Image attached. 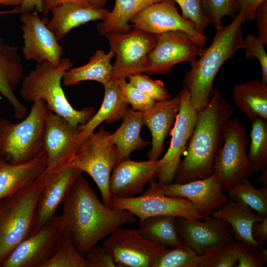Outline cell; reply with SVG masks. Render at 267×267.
<instances>
[{
  "label": "cell",
  "instance_id": "obj_1",
  "mask_svg": "<svg viewBox=\"0 0 267 267\" xmlns=\"http://www.w3.org/2000/svg\"><path fill=\"white\" fill-rule=\"evenodd\" d=\"M63 203V212L59 216L63 231L84 257L124 224L136 221L131 212L114 209L101 202L82 174L74 181Z\"/></svg>",
  "mask_w": 267,
  "mask_h": 267
},
{
  "label": "cell",
  "instance_id": "obj_2",
  "mask_svg": "<svg viewBox=\"0 0 267 267\" xmlns=\"http://www.w3.org/2000/svg\"><path fill=\"white\" fill-rule=\"evenodd\" d=\"M233 111V106L214 89L208 104L198 111L196 124L185 155L176 171L174 182L186 183L213 174L226 126Z\"/></svg>",
  "mask_w": 267,
  "mask_h": 267
},
{
  "label": "cell",
  "instance_id": "obj_3",
  "mask_svg": "<svg viewBox=\"0 0 267 267\" xmlns=\"http://www.w3.org/2000/svg\"><path fill=\"white\" fill-rule=\"evenodd\" d=\"M233 18L230 24L216 29L211 44L203 47L199 58L190 62V69L184 76L182 89L188 92L191 105L197 111L208 104L214 79L223 64L245 48L242 33L244 15L239 11Z\"/></svg>",
  "mask_w": 267,
  "mask_h": 267
},
{
  "label": "cell",
  "instance_id": "obj_4",
  "mask_svg": "<svg viewBox=\"0 0 267 267\" xmlns=\"http://www.w3.org/2000/svg\"><path fill=\"white\" fill-rule=\"evenodd\" d=\"M73 65L68 57L62 58L57 66L46 61L37 63L22 80L19 94L27 102L44 101L49 110L78 127L88 122L95 113V109L87 107L76 110L67 100L61 82L65 72Z\"/></svg>",
  "mask_w": 267,
  "mask_h": 267
},
{
  "label": "cell",
  "instance_id": "obj_5",
  "mask_svg": "<svg viewBox=\"0 0 267 267\" xmlns=\"http://www.w3.org/2000/svg\"><path fill=\"white\" fill-rule=\"evenodd\" d=\"M44 173L28 186L0 199V265L33 233Z\"/></svg>",
  "mask_w": 267,
  "mask_h": 267
},
{
  "label": "cell",
  "instance_id": "obj_6",
  "mask_svg": "<svg viewBox=\"0 0 267 267\" xmlns=\"http://www.w3.org/2000/svg\"><path fill=\"white\" fill-rule=\"evenodd\" d=\"M110 134L101 126L98 131L86 137L70 164L92 178L100 191L102 202L110 207L109 180L119 160L117 147L108 139Z\"/></svg>",
  "mask_w": 267,
  "mask_h": 267
},
{
  "label": "cell",
  "instance_id": "obj_7",
  "mask_svg": "<svg viewBox=\"0 0 267 267\" xmlns=\"http://www.w3.org/2000/svg\"><path fill=\"white\" fill-rule=\"evenodd\" d=\"M49 108L42 100L33 103L29 113L22 120L5 124L2 158L10 163L27 162L36 156L43 148L44 134Z\"/></svg>",
  "mask_w": 267,
  "mask_h": 267
},
{
  "label": "cell",
  "instance_id": "obj_8",
  "mask_svg": "<svg viewBox=\"0 0 267 267\" xmlns=\"http://www.w3.org/2000/svg\"><path fill=\"white\" fill-rule=\"evenodd\" d=\"M249 143L245 126L237 118L229 119L214 166V172L225 191L253 176L254 172L246 153Z\"/></svg>",
  "mask_w": 267,
  "mask_h": 267
},
{
  "label": "cell",
  "instance_id": "obj_9",
  "mask_svg": "<svg viewBox=\"0 0 267 267\" xmlns=\"http://www.w3.org/2000/svg\"><path fill=\"white\" fill-rule=\"evenodd\" d=\"M116 56L112 80H118L143 73L146 58L155 45L158 35L132 28L126 33L109 32L104 36Z\"/></svg>",
  "mask_w": 267,
  "mask_h": 267
},
{
  "label": "cell",
  "instance_id": "obj_10",
  "mask_svg": "<svg viewBox=\"0 0 267 267\" xmlns=\"http://www.w3.org/2000/svg\"><path fill=\"white\" fill-rule=\"evenodd\" d=\"M111 255L117 267H153L167 247L152 242L140 234L138 229H117L102 242Z\"/></svg>",
  "mask_w": 267,
  "mask_h": 267
},
{
  "label": "cell",
  "instance_id": "obj_11",
  "mask_svg": "<svg viewBox=\"0 0 267 267\" xmlns=\"http://www.w3.org/2000/svg\"><path fill=\"white\" fill-rule=\"evenodd\" d=\"M149 183L150 187L145 193L187 199L203 216L211 215L229 200L218 176L215 172L206 178L184 183L173 182L160 184L156 179L151 180Z\"/></svg>",
  "mask_w": 267,
  "mask_h": 267
},
{
  "label": "cell",
  "instance_id": "obj_12",
  "mask_svg": "<svg viewBox=\"0 0 267 267\" xmlns=\"http://www.w3.org/2000/svg\"><path fill=\"white\" fill-rule=\"evenodd\" d=\"M157 35L156 44L144 66L143 73L147 74L170 73L175 65L195 60L203 48L181 31H171Z\"/></svg>",
  "mask_w": 267,
  "mask_h": 267
},
{
  "label": "cell",
  "instance_id": "obj_13",
  "mask_svg": "<svg viewBox=\"0 0 267 267\" xmlns=\"http://www.w3.org/2000/svg\"><path fill=\"white\" fill-rule=\"evenodd\" d=\"M62 232L59 216L56 215L20 243L0 266L43 267L55 252Z\"/></svg>",
  "mask_w": 267,
  "mask_h": 267
},
{
  "label": "cell",
  "instance_id": "obj_14",
  "mask_svg": "<svg viewBox=\"0 0 267 267\" xmlns=\"http://www.w3.org/2000/svg\"><path fill=\"white\" fill-rule=\"evenodd\" d=\"M83 139L79 126L74 127L49 110L43 141L47 156L46 171H53L70 165Z\"/></svg>",
  "mask_w": 267,
  "mask_h": 267
},
{
  "label": "cell",
  "instance_id": "obj_15",
  "mask_svg": "<svg viewBox=\"0 0 267 267\" xmlns=\"http://www.w3.org/2000/svg\"><path fill=\"white\" fill-rule=\"evenodd\" d=\"M132 28L159 35L171 31L187 34L201 47L205 46L207 37L199 32L193 24L178 12L172 0H161L144 8L130 21Z\"/></svg>",
  "mask_w": 267,
  "mask_h": 267
},
{
  "label": "cell",
  "instance_id": "obj_16",
  "mask_svg": "<svg viewBox=\"0 0 267 267\" xmlns=\"http://www.w3.org/2000/svg\"><path fill=\"white\" fill-rule=\"evenodd\" d=\"M111 207L131 212L139 218V223L148 217L156 216H173L198 220H202L204 217L187 199L152 193L144 192L142 195L128 198H111Z\"/></svg>",
  "mask_w": 267,
  "mask_h": 267
},
{
  "label": "cell",
  "instance_id": "obj_17",
  "mask_svg": "<svg viewBox=\"0 0 267 267\" xmlns=\"http://www.w3.org/2000/svg\"><path fill=\"white\" fill-rule=\"evenodd\" d=\"M20 20L23 23L20 28L25 59L37 63L46 61L57 66L64 55V48L47 27L48 19L46 17L41 18L35 11L21 13Z\"/></svg>",
  "mask_w": 267,
  "mask_h": 267
},
{
  "label": "cell",
  "instance_id": "obj_18",
  "mask_svg": "<svg viewBox=\"0 0 267 267\" xmlns=\"http://www.w3.org/2000/svg\"><path fill=\"white\" fill-rule=\"evenodd\" d=\"M175 223L182 244L198 255L207 248L235 240L230 224L212 215L202 220L175 217Z\"/></svg>",
  "mask_w": 267,
  "mask_h": 267
},
{
  "label": "cell",
  "instance_id": "obj_19",
  "mask_svg": "<svg viewBox=\"0 0 267 267\" xmlns=\"http://www.w3.org/2000/svg\"><path fill=\"white\" fill-rule=\"evenodd\" d=\"M180 108L171 133L169 147L161 159V165L156 178L160 184L174 182L181 157L185 152L188 141L195 127L198 111L191 105L188 92L182 89Z\"/></svg>",
  "mask_w": 267,
  "mask_h": 267
},
{
  "label": "cell",
  "instance_id": "obj_20",
  "mask_svg": "<svg viewBox=\"0 0 267 267\" xmlns=\"http://www.w3.org/2000/svg\"><path fill=\"white\" fill-rule=\"evenodd\" d=\"M81 174L82 171L70 165L53 171H45L44 182L37 201L32 234L56 215L58 207Z\"/></svg>",
  "mask_w": 267,
  "mask_h": 267
},
{
  "label": "cell",
  "instance_id": "obj_21",
  "mask_svg": "<svg viewBox=\"0 0 267 267\" xmlns=\"http://www.w3.org/2000/svg\"><path fill=\"white\" fill-rule=\"evenodd\" d=\"M161 160H123L114 167L109 180L111 198H128L143 191L145 185L156 179Z\"/></svg>",
  "mask_w": 267,
  "mask_h": 267
},
{
  "label": "cell",
  "instance_id": "obj_22",
  "mask_svg": "<svg viewBox=\"0 0 267 267\" xmlns=\"http://www.w3.org/2000/svg\"><path fill=\"white\" fill-rule=\"evenodd\" d=\"M181 96L179 92L174 98L157 101L143 113L144 124L152 135V147L147 153L148 160L156 161L163 153L164 142L173 128L180 108Z\"/></svg>",
  "mask_w": 267,
  "mask_h": 267
},
{
  "label": "cell",
  "instance_id": "obj_23",
  "mask_svg": "<svg viewBox=\"0 0 267 267\" xmlns=\"http://www.w3.org/2000/svg\"><path fill=\"white\" fill-rule=\"evenodd\" d=\"M18 47L0 42V93L12 105L13 116L23 119L27 115L28 108L15 95L16 87L22 81L24 69Z\"/></svg>",
  "mask_w": 267,
  "mask_h": 267
},
{
  "label": "cell",
  "instance_id": "obj_24",
  "mask_svg": "<svg viewBox=\"0 0 267 267\" xmlns=\"http://www.w3.org/2000/svg\"><path fill=\"white\" fill-rule=\"evenodd\" d=\"M47 156L42 149L27 162L13 164L0 161V199L28 186L46 170Z\"/></svg>",
  "mask_w": 267,
  "mask_h": 267
},
{
  "label": "cell",
  "instance_id": "obj_25",
  "mask_svg": "<svg viewBox=\"0 0 267 267\" xmlns=\"http://www.w3.org/2000/svg\"><path fill=\"white\" fill-rule=\"evenodd\" d=\"M109 11L103 7L66 2L52 9V17L46 25L58 41L73 28L91 21L104 20Z\"/></svg>",
  "mask_w": 267,
  "mask_h": 267
},
{
  "label": "cell",
  "instance_id": "obj_26",
  "mask_svg": "<svg viewBox=\"0 0 267 267\" xmlns=\"http://www.w3.org/2000/svg\"><path fill=\"white\" fill-rule=\"evenodd\" d=\"M212 215L227 222L233 230L235 240L251 245L261 250L265 245L255 240L252 235V227L266 217L258 215L254 211L240 203L229 199Z\"/></svg>",
  "mask_w": 267,
  "mask_h": 267
},
{
  "label": "cell",
  "instance_id": "obj_27",
  "mask_svg": "<svg viewBox=\"0 0 267 267\" xmlns=\"http://www.w3.org/2000/svg\"><path fill=\"white\" fill-rule=\"evenodd\" d=\"M143 112L128 108L120 127L108 137L110 143L116 145L119 152L118 163L130 158L132 152L142 149L151 142L143 139L140 130L144 125Z\"/></svg>",
  "mask_w": 267,
  "mask_h": 267
},
{
  "label": "cell",
  "instance_id": "obj_28",
  "mask_svg": "<svg viewBox=\"0 0 267 267\" xmlns=\"http://www.w3.org/2000/svg\"><path fill=\"white\" fill-rule=\"evenodd\" d=\"M235 106L252 122L257 118L267 121V84L258 80L237 83L232 90Z\"/></svg>",
  "mask_w": 267,
  "mask_h": 267
},
{
  "label": "cell",
  "instance_id": "obj_29",
  "mask_svg": "<svg viewBox=\"0 0 267 267\" xmlns=\"http://www.w3.org/2000/svg\"><path fill=\"white\" fill-rule=\"evenodd\" d=\"M115 56L112 50L106 53L98 49L90 57L86 64L70 68L63 75L62 82L65 86H75L85 81H95L103 85L111 80L113 65L112 58Z\"/></svg>",
  "mask_w": 267,
  "mask_h": 267
},
{
  "label": "cell",
  "instance_id": "obj_30",
  "mask_svg": "<svg viewBox=\"0 0 267 267\" xmlns=\"http://www.w3.org/2000/svg\"><path fill=\"white\" fill-rule=\"evenodd\" d=\"M103 86L104 96L99 109L86 124L79 126L84 139L102 122L111 124L123 119L128 108V104L122 99L117 80H111Z\"/></svg>",
  "mask_w": 267,
  "mask_h": 267
},
{
  "label": "cell",
  "instance_id": "obj_31",
  "mask_svg": "<svg viewBox=\"0 0 267 267\" xmlns=\"http://www.w3.org/2000/svg\"><path fill=\"white\" fill-rule=\"evenodd\" d=\"M161 0H115L112 11L98 23L99 34L104 36L109 32L126 33L132 29L130 21L148 5Z\"/></svg>",
  "mask_w": 267,
  "mask_h": 267
},
{
  "label": "cell",
  "instance_id": "obj_32",
  "mask_svg": "<svg viewBox=\"0 0 267 267\" xmlns=\"http://www.w3.org/2000/svg\"><path fill=\"white\" fill-rule=\"evenodd\" d=\"M175 217L156 216L148 217L139 223V233L146 239L167 248L183 244L176 231Z\"/></svg>",
  "mask_w": 267,
  "mask_h": 267
},
{
  "label": "cell",
  "instance_id": "obj_33",
  "mask_svg": "<svg viewBox=\"0 0 267 267\" xmlns=\"http://www.w3.org/2000/svg\"><path fill=\"white\" fill-rule=\"evenodd\" d=\"M229 199L243 204L263 217L267 215V186L255 188L245 178L227 188Z\"/></svg>",
  "mask_w": 267,
  "mask_h": 267
},
{
  "label": "cell",
  "instance_id": "obj_34",
  "mask_svg": "<svg viewBox=\"0 0 267 267\" xmlns=\"http://www.w3.org/2000/svg\"><path fill=\"white\" fill-rule=\"evenodd\" d=\"M250 144L248 153L254 172L267 167V121L257 118L252 122Z\"/></svg>",
  "mask_w": 267,
  "mask_h": 267
},
{
  "label": "cell",
  "instance_id": "obj_35",
  "mask_svg": "<svg viewBox=\"0 0 267 267\" xmlns=\"http://www.w3.org/2000/svg\"><path fill=\"white\" fill-rule=\"evenodd\" d=\"M43 267H87V265L85 257L78 252L63 231L55 252Z\"/></svg>",
  "mask_w": 267,
  "mask_h": 267
},
{
  "label": "cell",
  "instance_id": "obj_36",
  "mask_svg": "<svg viewBox=\"0 0 267 267\" xmlns=\"http://www.w3.org/2000/svg\"><path fill=\"white\" fill-rule=\"evenodd\" d=\"M201 256L185 245L167 249L153 267H200Z\"/></svg>",
  "mask_w": 267,
  "mask_h": 267
},
{
  "label": "cell",
  "instance_id": "obj_37",
  "mask_svg": "<svg viewBox=\"0 0 267 267\" xmlns=\"http://www.w3.org/2000/svg\"><path fill=\"white\" fill-rule=\"evenodd\" d=\"M235 241L205 249L200 255V267H236Z\"/></svg>",
  "mask_w": 267,
  "mask_h": 267
},
{
  "label": "cell",
  "instance_id": "obj_38",
  "mask_svg": "<svg viewBox=\"0 0 267 267\" xmlns=\"http://www.w3.org/2000/svg\"><path fill=\"white\" fill-rule=\"evenodd\" d=\"M202 8L216 29L223 25L222 20L224 16L234 17L240 11L235 0H202Z\"/></svg>",
  "mask_w": 267,
  "mask_h": 267
},
{
  "label": "cell",
  "instance_id": "obj_39",
  "mask_svg": "<svg viewBox=\"0 0 267 267\" xmlns=\"http://www.w3.org/2000/svg\"><path fill=\"white\" fill-rule=\"evenodd\" d=\"M117 81L122 100L130 104L133 110L144 112L150 109L156 102L131 82H127L126 79Z\"/></svg>",
  "mask_w": 267,
  "mask_h": 267
},
{
  "label": "cell",
  "instance_id": "obj_40",
  "mask_svg": "<svg viewBox=\"0 0 267 267\" xmlns=\"http://www.w3.org/2000/svg\"><path fill=\"white\" fill-rule=\"evenodd\" d=\"M129 82L156 102L167 100L172 98L164 83L154 80L148 76L138 73L129 76Z\"/></svg>",
  "mask_w": 267,
  "mask_h": 267
},
{
  "label": "cell",
  "instance_id": "obj_41",
  "mask_svg": "<svg viewBox=\"0 0 267 267\" xmlns=\"http://www.w3.org/2000/svg\"><path fill=\"white\" fill-rule=\"evenodd\" d=\"M177 3L181 10V16L190 21L199 32L203 34L211 23L202 8V0H172Z\"/></svg>",
  "mask_w": 267,
  "mask_h": 267
},
{
  "label": "cell",
  "instance_id": "obj_42",
  "mask_svg": "<svg viewBox=\"0 0 267 267\" xmlns=\"http://www.w3.org/2000/svg\"><path fill=\"white\" fill-rule=\"evenodd\" d=\"M235 252L237 267H262L267 262V257L253 245L235 241Z\"/></svg>",
  "mask_w": 267,
  "mask_h": 267
},
{
  "label": "cell",
  "instance_id": "obj_43",
  "mask_svg": "<svg viewBox=\"0 0 267 267\" xmlns=\"http://www.w3.org/2000/svg\"><path fill=\"white\" fill-rule=\"evenodd\" d=\"M244 39L246 58L258 59L262 70L261 81L267 84V54L264 47L266 44L252 34H248Z\"/></svg>",
  "mask_w": 267,
  "mask_h": 267
},
{
  "label": "cell",
  "instance_id": "obj_44",
  "mask_svg": "<svg viewBox=\"0 0 267 267\" xmlns=\"http://www.w3.org/2000/svg\"><path fill=\"white\" fill-rule=\"evenodd\" d=\"M87 267H117L111 255L102 246L95 245L85 255Z\"/></svg>",
  "mask_w": 267,
  "mask_h": 267
},
{
  "label": "cell",
  "instance_id": "obj_45",
  "mask_svg": "<svg viewBox=\"0 0 267 267\" xmlns=\"http://www.w3.org/2000/svg\"><path fill=\"white\" fill-rule=\"evenodd\" d=\"M255 19L258 29V38L267 44V0L262 2L257 8Z\"/></svg>",
  "mask_w": 267,
  "mask_h": 267
},
{
  "label": "cell",
  "instance_id": "obj_46",
  "mask_svg": "<svg viewBox=\"0 0 267 267\" xmlns=\"http://www.w3.org/2000/svg\"><path fill=\"white\" fill-rule=\"evenodd\" d=\"M267 0H235L240 11L244 15V23L255 19L256 12L258 7Z\"/></svg>",
  "mask_w": 267,
  "mask_h": 267
},
{
  "label": "cell",
  "instance_id": "obj_47",
  "mask_svg": "<svg viewBox=\"0 0 267 267\" xmlns=\"http://www.w3.org/2000/svg\"><path fill=\"white\" fill-rule=\"evenodd\" d=\"M252 235L254 239L266 245L267 240V217L259 222L254 223L252 227Z\"/></svg>",
  "mask_w": 267,
  "mask_h": 267
},
{
  "label": "cell",
  "instance_id": "obj_48",
  "mask_svg": "<svg viewBox=\"0 0 267 267\" xmlns=\"http://www.w3.org/2000/svg\"><path fill=\"white\" fill-rule=\"evenodd\" d=\"M66 2H74L84 6L89 5L87 0H42V13L44 17H46L52 8Z\"/></svg>",
  "mask_w": 267,
  "mask_h": 267
},
{
  "label": "cell",
  "instance_id": "obj_49",
  "mask_svg": "<svg viewBox=\"0 0 267 267\" xmlns=\"http://www.w3.org/2000/svg\"><path fill=\"white\" fill-rule=\"evenodd\" d=\"M19 7L21 13L31 12L33 10H36L38 12H42V0H23Z\"/></svg>",
  "mask_w": 267,
  "mask_h": 267
},
{
  "label": "cell",
  "instance_id": "obj_50",
  "mask_svg": "<svg viewBox=\"0 0 267 267\" xmlns=\"http://www.w3.org/2000/svg\"><path fill=\"white\" fill-rule=\"evenodd\" d=\"M7 119L1 117L0 111V161L2 160V146L4 136V129Z\"/></svg>",
  "mask_w": 267,
  "mask_h": 267
},
{
  "label": "cell",
  "instance_id": "obj_51",
  "mask_svg": "<svg viewBox=\"0 0 267 267\" xmlns=\"http://www.w3.org/2000/svg\"><path fill=\"white\" fill-rule=\"evenodd\" d=\"M23 0H0V5L19 6Z\"/></svg>",
  "mask_w": 267,
  "mask_h": 267
},
{
  "label": "cell",
  "instance_id": "obj_52",
  "mask_svg": "<svg viewBox=\"0 0 267 267\" xmlns=\"http://www.w3.org/2000/svg\"><path fill=\"white\" fill-rule=\"evenodd\" d=\"M88 5L91 6L103 7L106 4L107 0H87Z\"/></svg>",
  "mask_w": 267,
  "mask_h": 267
},
{
  "label": "cell",
  "instance_id": "obj_53",
  "mask_svg": "<svg viewBox=\"0 0 267 267\" xmlns=\"http://www.w3.org/2000/svg\"><path fill=\"white\" fill-rule=\"evenodd\" d=\"M262 172L261 175L258 178V181L264 186H267V168H265Z\"/></svg>",
  "mask_w": 267,
  "mask_h": 267
},
{
  "label": "cell",
  "instance_id": "obj_54",
  "mask_svg": "<svg viewBox=\"0 0 267 267\" xmlns=\"http://www.w3.org/2000/svg\"><path fill=\"white\" fill-rule=\"evenodd\" d=\"M19 6L15 7L13 9L10 10L0 11V15L6 14H15V13H21ZM3 39L0 36V42L2 41Z\"/></svg>",
  "mask_w": 267,
  "mask_h": 267
}]
</instances>
